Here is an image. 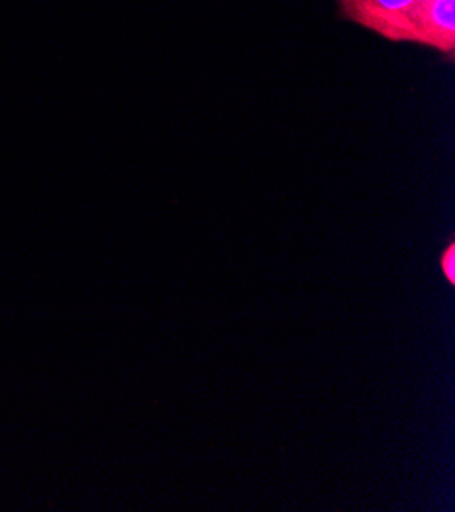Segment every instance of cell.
Instances as JSON below:
<instances>
[{"label": "cell", "mask_w": 455, "mask_h": 512, "mask_svg": "<svg viewBox=\"0 0 455 512\" xmlns=\"http://www.w3.org/2000/svg\"><path fill=\"white\" fill-rule=\"evenodd\" d=\"M439 268L445 274L447 282L453 286L455 284V245L449 243L447 249L441 253V260H439Z\"/></svg>", "instance_id": "3957f363"}, {"label": "cell", "mask_w": 455, "mask_h": 512, "mask_svg": "<svg viewBox=\"0 0 455 512\" xmlns=\"http://www.w3.org/2000/svg\"><path fill=\"white\" fill-rule=\"evenodd\" d=\"M345 19L390 41H409V15L417 0H337Z\"/></svg>", "instance_id": "6da1fadb"}, {"label": "cell", "mask_w": 455, "mask_h": 512, "mask_svg": "<svg viewBox=\"0 0 455 512\" xmlns=\"http://www.w3.org/2000/svg\"><path fill=\"white\" fill-rule=\"evenodd\" d=\"M409 41L451 58L455 51V0H417L409 15Z\"/></svg>", "instance_id": "7a4b0ae2"}]
</instances>
